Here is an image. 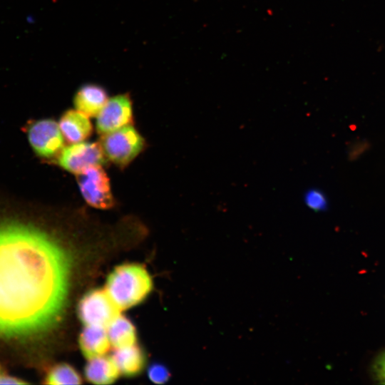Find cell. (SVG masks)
I'll return each mask as SVG.
<instances>
[{"label":"cell","instance_id":"9a60e30c","mask_svg":"<svg viewBox=\"0 0 385 385\" xmlns=\"http://www.w3.org/2000/svg\"><path fill=\"white\" fill-rule=\"evenodd\" d=\"M47 384H81L82 379L77 371L71 365L61 363L55 365L45 378Z\"/></svg>","mask_w":385,"mask_h":385},{"label":"cell","instance_id":"3957f363","mask_svg":"<svg viewBox=\"0 0 385 385\" xmlns=\"http://www.w3.org/2000/svg\"><path fill=\"white\" fill-rule=\"evenodd\" d=\"M101 144L108 160L124 168L144 149L145 139L132 125L102 135Z\"/></svg>","mask_w":385,"mask_h":385},{"label":"cell","instance_id":"5b68a950","mask_svg":"<svg viewBox=\"0 0 385 385\" xmlns=\"http://www.w3.org/2000/svg\"><path fill=\"white\" fill-rule=\"evenodd\" d=\"M76 175L80 192L89 205L103 210L113 207L110 179L102 165L91 166Z\"/></svg>","mask_w":385,"mask_h":385},{"label":"cell","instance_id":"e0dca14e","mask_svg":"<svg viewBox=\"0 0 385 385\" xmlns=\"http://www.w3.org/2000/svg\"><path fill=\"white\" fill-rule=\"evenodd\" d=\"M147 374L149 379L157 384H165L171 376L169 369L164 364L158 362L150 364Z\"/></svg>","mask_w":385,"mask_h":385},{"label":"cell","instance_id":"7c38bea8","mask_svg":"<svg viewBox=\"0 0 385 385\" xmlns=\"http://www.w3.org/2000/svg\"><path fill=\"white\" fill-rule=\"evenodd\" d=\"M120 374L112 356L103 355L89 359L84 369L86 379L94 384H111L118 378Z\"/></svg>","mask_w":385,"mask_h":385},{"label":"cell","instance_id":"277c9868","mask_svg":"<svg viewBox=\"0 0 385 385\" xmlns=\"http://www.w3.org/2000/svg\"><path fill=\"white\" fill-rule=\"evenodd\" d=\"M121 309L106 289L87 292L78 305V315L86 326L107 328L119 315Z\"/></svg>","mask_w":385,"mask_h":385},{"label":"cell","instance_id":"7a4b0ae2","mask_svg":"<svg viewBox=\"0 0 385 385\" xmlns=\"http://www.w3.org/2000/svg\"><path fill=\"white\" fill-rule=\"evenodd\" d=\"M152 289L150 275L143 265L138 263L115 267L106 279V289L121 310L142 302Z\"/></svg>","mask_w":385,"mask_h":385},{"label":"cell","instance_id":"ffe728a7","mask_svg":"<svg viewBox=\"0 0 385 385\" xmlns=\"http://www.w3.org/2000/svg\"><path fill=\"white\" fill-rule=\"evenodd\" d=\"M2 374H2V371H1V367H0V376L2 375Z\"/></svg>","mask_w":385,"mask_h":385},{"label":"cell","instance_id":"9c48e42d","mask_svg":"<svg viewBox=\"0 0 385 385\" xmlns=\"http://www.w3.org/2000/svg\"><path fill=\"white\" fill-rule=\"evenodd\" d=\"M108 100V93L103 87L95 83H86L75 93L73 104L76 110L88 117H96Z\"/></svg>","mask_w":385,"mask_h":385},{"label":"cell","instance_id":"52a82bcc","mask_svg":"<svg viewBox=\"0 0 385 385\" xmlns=\"http://www.w3.org/2000/svg\"><path fill=\"white\" fill-rule=\"evenodd\" d=\"M27 138L35 153L43 158L58 157L64 148V137L58 123L51 118L32 123L27 130Z\"/></svg>","mask_w":385,"mask_h":385},{"label":"cell","instance_id":"5bb4252c","mask_svg":"<svg viewBox=\"0 0 385 385\" xmlns=\"http://www.w3.org/2000/svg\"><path fill=\"white\" fill-rule=\"evenodd\" d=\"M111 344L115 349L128 347L136 344L137 332L133 322L119 315L108 327Z\"/></svg>","mask_w":385,"mask_h":385},{"label":"cell","instance_id":"6da1fadb","mask_svg":"<svg viewBox=\"0 0 385 385\" xmlns=\"http://www.w3.org/2000/svg\"><path fill=\"white\" fill-rule=\"evenodd\" d=\"M71 260L54 237L0 220V337L27 339L53 328L68 299Z\"/></svg>","mask_w":385,"mask_h":385},{"label":"cell","instance_id":"2e32d148","mask_svg":"<svg viewBox=\"0 0 385 385\" xmlns=\"http://www.w3.org/2000/svg\"><path fill=\"white\" fill-rule=\"evenodd\" d=\"M305 205L314 212H323L328 207V200L325 194L317 188L307 190L303 196Z\"/></svg>","mask_w":385,"mask_h":385},{"label":"cell","instance_id":"d6986e66","mask_svg":"<svg viewBox=\"0 0 385 385\" xmlns=\"http://www.w3.org/2000/svg\"><path fill=\"white\" fill-rule=\"evenodd\" d=\"M25 383V381L15 377L6 376L4 374L0 376V384H20Z\"/></svg>","mask_w":385,"mask_h":385},{"label":"cell","instance_id":"8992f818","mask_svg":"<svg viewBox=\"0 0 385 385\" xmlns=\"http://www.w3.org/2000/svg\"><path fill=\"white\" fill-rule=\"evenodd\" d=\"M107 161L101 143L78 142L66 146L58 155L57 163L65 170L78 175L93 165Z\"/></svg>","mask_w":385,"mask_h":385},{"label":"cell","instance_id":"ac0fdd59","mask_svg":"<svg viewBox=\"0 0 385 385\" xmlns=\"http://www.w3.org/2000/svg\"><path fill=\"white\" fill-rule=\"evenodd\" d=\"M371 371L373 378L378 383L385 384V351L380 352L374 358Z\"/></svg>","mask_w":385,"mask_h":385},{"label":"cell","instance_id":"8fae6325","mask_svg":"<svg viewBox=\"0 0 385 385\" xmlns=\"http://www.w3.org/2000/svg\"><path fill=\"white\" fill-rule=\"evenodd\" d=\"M78 342L82 354L88 359L104 355L111 344L106 328L95 326H86Z\"/></svg>","mask_w":385,"mask_h":385},{"label":"cell","instance_id":"4fadbf2b","mask_svg":"<svg viewBox=\"0 0 385 385\" xmlns=\"http://www.w3.org/2000/svg\"><path fill=\"white\" fill-rule=\"evenodd\" d=\"M112 358L116 364L120 373L127 377L140 374L145 364V354L138 344L115 349Z\"/></svg>","mask_w":385,"mask_h":385},{"label":"cell","instance_id":"30bf717a","mask_svg":"<svg viewBox=\"0 0 385 385\" xmlns=\"http://www.w3.org/2000/svg\"><path fill=\"white\" fill-rule=\"evenodd\" d=\"M58 125L64 138L71 143L83 141L93 131L88 117L76 109L66 111L59 119Z\"/></svg>","mask_w":385,"mask_h":385},{"label":"cell","instance_id":"ba28073f","mask_svg":"<svg viewBox=\"0 0 385 385\" xmlns=\"http://www.w3.org/2000/svg\"><path fill=\"white\" fill-rule=\"evenodd\" d=\"M96 118V128L101 135L131 125L133 110L129 94H119L108 98Z\"/></svg>","mask_w":385,"mask_h":385}]
</instances>
